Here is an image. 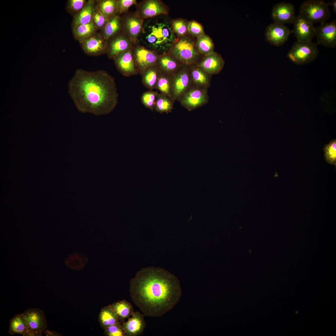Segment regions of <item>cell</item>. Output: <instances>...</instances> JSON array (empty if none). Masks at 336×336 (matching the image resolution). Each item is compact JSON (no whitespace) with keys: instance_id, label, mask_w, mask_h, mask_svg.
<instances>
[{"instance_id":"cell-1","label":"cell","mask_w":336,"mask_h":336,"mask_svg":"<svg viewBox=\"0 0 336 336\" xmlns=\"http://www.w3.org/2000/svg\"><path fill=\"white\" fill-rule=\"evenodd\" d=\"M130 296L144 316L160 317L179 301L182 290L178 279L160 268L148 267L138 271L130 281Z\"/></svg>"},{"instance_id":"cell-2","label":"cell","mask_w":336,"mask_h":336,"mask_svg":"<svg viewBox=\"0 0 336 336\" xmlns=\"http://www.w3.org/2000/svg\"><path fill=\"white\" fill-rule=\"evenodd\" d=\"M69 91L76 108L82 113L108 114L118 102L115 79L104 70L77 69L70 81Z\"/></svg>"},{"instance_id":"cell-3","label":"cell","mask_w":336,"mask_h":336,"mask_svg":"<svg viewBox=\"0 0 336 336\" xmlns=\"http://www.w3.org/2000/svg\"><path fill=\"white\" fill-rule=\"evenodd\" d=\"M163 15L144 19L137 45L154 51L159 55L168 53L178 39L173 31L171 22Z\"/></svg>"},{"instance_id":"cell-4","label":"cell","mask_w":336,"mask_h":336,"mask_svg":"<svg viewBox=\"0 0 336 336\" xmlns=\"http://www.w3.org/2000/svg\"><path fill=\"white\" fill-rule=\"evenodd\" d=\"M184 66L196 64L199 53L194 42L183 37L179 38L168 53Z\"/></svg>"},{"instance_id":"cell-5","label":"cell","mask_w":336,"mask_h":336,"mask_svg":"<svg viewBox=\"0 0 336 336\" xmlns=\"http://www.w3.org/2000/svg\"><path fill=\"white\" fill-rule=\"evenodd\" d=\"M327 3L322 0H308L301 5L299 15L313 23L325 22L331 16Z\"/></svg>"},{"instance_id":"cell-6","label":"cell","mask_w":336,"mask_h":336,"mask_svg":"<svg viewBox=\"0 0 336 336\" xmlns=\"http://www.w3.org/2000/svg\"><path fill=\"white\" fill-rule=\"evenodd\" d=\"M319 54L317 44L312 41H297L287 53V57L293 63L297 65L308 63L315 60Z\"/></svg>"},{"instance_id":"cell-7","label":"cell","mask_w":336,"mask_h":336,"mask_svg":"<svg viewBox=\"0 0 336 336\" xmlns=\"http://www.w3.org/2000/svg\"><path fill=\"white\" fill-rule=\"evenodd\" d=\"M178 100L189 111L193 110L205 105L208 101V89L191 85Z\"/></svg>"},{"instance_id":"cell-8","label":"cell","mask_w":336,"mask_h":336,"mask_svg":"<svg viewBox=\"0 0 336 336\" xmlns=\"http://www.w3.org/2000/svg\"><path fill=\"white\" fill-rule=\"evenodd\" d=\"M132 54L136 68L141 75L150 67L156 64L160 55L156 52L138 45H135Z\"/></svg>"},{"instance_id":"cell-9","label":"cell","mask_w":336,"mask_h":336,"mask_svg":"<svg viewBox=\"0 0 336 336\" xmlns=\"http://www.w3.org/2000/svg\"><path fill=\"white\" fill-rule=\"evenodd\" d=\"M189 66H184L171 77V99L174 102L191 86Z\"/></svg>"},{"instance_id":"cell-10","label":"cell","mask_w":336,"mask_h":336,"mask_svg":"<svg viewBox=\"0 0 336 336\" xmlns=\"http://www.w3.org/2000/svg\"><path fill=\"white\" fill-rule=\"evenodd\" d=\"M122 19V31L136 45L137 38L142 28L144 19L136 11L125 13Z\"/></svg>"},{"instance_id":"cell-11","label":"cell","mask_w":336,"mask_h":336,"mask_svg":"<svg viewBox=\"0 0 336 336\" xmlns=\"http://www.w3.org/2000/svg\"><path fill=\"white\" fill-rule=\"evenodd\" d=\"M316 44L334 49L336 46V21L321 23L315 27Z\"/></svg>"},{"instance_id":"cell-12","label":"cell","mask_w":336,"mask_h":336,"mask_svg":"<svg viewBox=\"0 0 336 336\" xmlns=\"http://www.w3.org/2000/svg\"><path fill=\"white\" fill-rule=\"evenodd\" d=\"M292 23L294 28L291 32L294 33L297 41H312L315 33V27L313 22L299 14L296 16Z\"/></svg>"},{"instance_id":"cell-13","label":"cell","mask_w":336,"mask_h":336,"mask_svg":"<svg viewBox=\"0 0 336 336\" xmlns=\"http://www.w3.org/2000/svg\"><path fill=\"white\" fill-rule=\"evenodd\" d=\"M83 51L90 56H98L107 53L108 41L101 34L96 33L79 41Z\"/></svg>"},{"instance_id":"cell-14","label":"cell","mask_w":336,"mask_h":336,"mask_svg":"<svg viewBox=\"0 0 336 336\" xmlns=\"http://www.w3.org/2000/svg\"><path fill=\"white\" fill-rule=\"evenodd\" d=\"M136 11L143 19L161 15H167L168 12L166 6L159 0H143L137 3Z\"/></svg>"},{"instance_id":"cell-15","label":"cell","mask_w":336,"mask_h":336,"mask_svg":"<svg viewBox=\"0 0 336 336\" xmlns=\"http://www.w3.org/2000/svg\"><path fill=\"white\" fill-rule=\"evenodd\" d=\"M291 33V31L285 25L274 22L267 27L265 37L266 40L271 44L279 46L286 42Z\"/></svg>"},{"instance_id":"cell-16","label":"cell","mask_w":336,"mask_h":336,"mask_svg":"<svg viewBox=\"0 0 336 336\" xmlns=\"http://www.w3.org/2000/svg\"><path fill=\"white\" fill-rule=\"evenodd\" d=\"M135 45L122 30L108 41V56L109 58L113 59L117 55L132 49Z\"/></svg>"},{"instance_id":"cell-17","label":"cell","mask_w":336,"mask_h":336,"mask_svg":"<svg viewBox=\"0 0 336 336\" xmlns=\"http://www.w3.org/2000/svg\"><path fill=\"white\" fill-rule=\"evenodd\" d=\"M271 17L274 22L284 25L293 23L296 17L294 7L289 2L276 4L272 8Z\"/></svg>"},{"instance_id":"cell-18","label":"cell","mask_w":336,"mask_h":336,"mask_svg":"<svg viewBox=\"0 0 336 336\" xmlns=\"http://www.w3.org/2000/svg\"><path fill=\"white\" fill-rule=\"evenodd\" d=\"M133 48L120 54L113 59L117 69L125 77L138 74L133 60Z\"/></svg>"},{"instance_id":"cell-19","label":"cell","mask_w":336,"mask_h":336,"mask_svg":"<svg viewBox=\"0 0 336 336\" xmlns=\"http://www.w3.org/2000/svg\"><path fill=\"white\" fill-rule=\"evenodd\" d=\"M144 315L138 311L134 312L126 321L121 324L126 336H138L141 335L146 327Z\"/></svg>"},{"instance_id":"cell-20","label":"cell","mask_w":336,"mask_h":336,"mask_svg":"<svg viewBox=\"0 0 336 336\" xmlns=\"http://www.w3.org/2000/svg\"><path fill=\"white\" fill-rule=\"evenodd\" d=\"M27 326V329L43 332L47 327L45 315L43 311L37 308H32L22 313Z\"/></svg>"},{"instance_id":"cell-21","label":"cell","mask_w":336,"mask_h":336,"mask_svg":"<svg viewBox=\"0 0 336 336\" xmlns=\"http://www.w3.org/2000/svg\"><path fill=\"white\" fill-rule=\"evenodd\" d=\"M225 62L222 56L213 52L205 56L197 65L209 74H218L222 70Z\"/></svg>"},{"instance_id":"cell-22","label":"cell","mask_w":336,"mask_h":336,"mask_svg":"<svg viewBox=\"0 0 336 336\" xmlns=\"http://www.w3.org/2000/svg\"><path fill=\"white\" fill-rule=\"evenodd\" d=\"M156 65L161 73L170 76L184 66L168 53L160 55Z\"/></svg>"},{"instance_id":"cell-23","label":"cell","mask_w":336,"mask_h":336,"mask_svg":"<svg viewBox=\"0 0 336 336\" xmlns=\"http://www.w3.org/2000/svg\"><path fill=\"white\" fill-rule=\"evenodd\" d=\"M189 70L192 85L206 89L210 86L211 75L197 64L189 66Z\"/></svg>"},{"instance_id":"cell-24","label":"cell","mask_w":336,"mask_h":336,"mask_svg":"<svg viewBox=\"0 0 336 336\" xmlns=\"http://www.w3.org/2000/svg\"><path fill=\"white\" fill-rule=\"evenodd\" d=\"M96 4V1H87L82 9L74 16L72 27L92 21V17Z\"/></svg>"},{"instance_id":"cell-25","label":"cell","mask_w":336,"mask_h":336,"mask_svg":"<svg viewBox=\"0 0 336 336\" xmlns=\"http://www.w3.org/2000/svg\"><path fill=\"white\" fill-rule=\"evenodd\" d=\"M102 29L101 34L108 41L122 30V17L118 14L109 20Z\"/></svg>"},{"instance_id":"cell-26","label":"cell","mask_w":336,"mask_h":336,"mask_svg":"<svg viewBox=\"0 0 336 336\" xmlns=\"http://www.w3.org/2000/svg\"><path fill=\"white\" fill-rule=\"evenodd\" d=\"M109 306L115 313L121 323L134 312L132 305L125 300L115 302Z\"/></svg>"},{"instance_id":"cell-27","label":"cell","mask_w":336,"mask_h":336,"mask_svg":"<svg viewBox=\"0 0 336 336\" xmlns=\"http://www.w3.org/2000/svg\"><path fill=\"white\" fill-rule=\"evenodd\" d=\"M161 73L156 64L147 68L141 75L142 82L144 85L149 90L155 89Z\"/></svg>"},{"instance_id":"cell-28","label":"cell","mask_w":336,"mask_h":336,"mask_svg":"<svg viewBox=\"0 0 336 336\" xmlns=\"http://www.w3.org/2000/svg\"><path fill=\"white\" fill-rule=\"evenodd\" d=\"M96 5L108 20L118 14L117 0L96 1Z\"/></svg>"},{"instance_id":"cell-29","label":"cell","mask_w":336,"mask_h":336,"mask_svg":"<svg viewBox=\"0 0 336 336\" xmlns=\"http://www.w3.org/2000/svg\"><path fill=\"white\" fill-rule=\"evenodd\" d=\"M72 28L74 37L79 41L96 33L98 29L92 21L87 24L78 25Z\"/></svg>"},{"instance_id":"cell-30","label":"cell","mask_w":336,"mask_h":336,"mask_svg":"<svg viewBox=\"0 0 336 336\" xmlns=\"http://www.w3.org/2000/svg\"><path fill=\"white\" fill-rule=\"evenodd\" d=\"M27 326L22 314L15 315L9 321V327L8 333L11 335L20 334L23 336Z\"/></svg>"},{"instance_id":"cell-31","label":"cell","mask_w":336,"mask_h":336,"mask_svg":"<svg viewBox=\"0 0 336 336\" xmlns=\"http://www.w3.org/2000/svg\"><path fill=\"white\" fill-rule=\"evenodd\" d=\"M174 103L168 96L158 92L156 98L154 110L160 113L171 112L173 109Z\"/></svg>"},{"instance_id":"cell-32","label":"cell","mask_w":336,"mask_h":336,"mask_svg":"<svg viewBox=\"0 0 336 336\" xmlns=\"http://www.w3.org/2000/svg\"><path fill=\"white\" fill-rule=\"evenodd\" d=\"M195 45L199 53L204 56L214 51V45L212 40L205 34L197 38Z\"/></svg>"},{"instance_id":"cell-33","label":"cell","mask_w":336,"mask_h":336,"mask_svg":"<svg viewBox=\"0 0 336 336\" xmlns=\"http://www.w3.org/2000/svg\"><path fill=\"white\" fill-rule=\"evenodd\" d=\"M99 318L102 325L105 328L120 322L116 314L109 306L102 310Z\"/></svg>"},{"instance_id":"cell-34","label":"cell","mask_w":336,"mask_h":336,"mask_svg":"<svg viewBox=\"0 0 336 336\" xmlns=\"http://www.w3.org/2000/svg\"><path fill=\"white\" fill-rule=\"evenodd\" d=\"M171 76L161 72L155 88L160 93L167 96L171 99Z\"/></svg>"},{"instance_id":"cell-35","label":"cell","mask_w":336,"mask_h":336,"mask_svg":"<svg viewBox=\"0 0 336 336\" xmlns=\"http://www.w3.org/2000/svg\"><path fill=\"white\" fill-rule=\"evenodd\" d=\"M87 260L82 254L75 253L68 256L65 259V263L69 268L77 269L84 267Z\"/></svg>"},{"instance_id":"cell-36","label":"cell","mask_w":336,"mask_h":336,"mask_svg":"<svg viewBox=\"0 0 336 336\" xmlns=\"http://www.w3.org/2000/svg\"><path fill=\"white\" fill-rule=\"evenodd\" d=\"M325 160L328 163L336 165V140H331L323 148Z\"/></svg>"},{"instance_id":"cell-37","label":"cell","mask_w":336,"mask_h":336,"mask_svg":"<svg viewBox=\"0 0 336 336\" xmlns=\"http://www.w3.org/2000/svg\"><path fill=\"white\" fill-rule=\"evenodd\" d=\"M171 26L173 31L178 38L184 37L188 32V23L181 19L172 20L171 21Z\"/></svg>"},{"instance_id":"cell-38","label":"cell","mask_w":336,"mask_h":336,"mask_svg":"<svg viewBox=\"0 0 336 336\" xmlns=\"http://www.w3.org/2000/svg\"><path fill=\"white\" fill-rule=\"evenodd\" d=\"M157 91L149 90L144 92L141 96V102L143 105L152 111L154 109Z\"/></svg>"},{"instance_id":"cell-39","label":"cell","mask_w":336,"mask_h":336,"mask_svg":"<svg viewBox=\"0 0 336 336\" xmlns=\"http://www.w3.org/2000/svg\"><path fill=\"white\" fill-rule=\"evenodd\" d=\"M87 1L85 0H70L68 1L67 9L74 16L80 11L85 5Z\"/></svg>"},{"instance_id":"cell-40","label":"cell","mask_w":336,"mask_h":336,"mask_svg":"<svg viewBox=\"0 0 336 336\" xmlns=\"http://www.w3.org/2000/svg\"><path fill=\"white\" fill-rule=\"evenodd\" d=\"M108 20L96 6L92 17V21L96 27L102 29Z\"/></svg>"},{"instance_id":"cell-41","label":"cell","mask_w":336,"mask_h":336,"mask_svg":"<svg viewBox=\"0 0 336 336\" xmlns=\"http://www.w3.org/2000/svg\"><path fill=\"white\" fill-rule=\"evenodd\" d=\"M188 31L191 35L198 38L204 34L201 25L198 22L192 21L188 23Z\"/></svg>"},{"instance_id":"cell-42","label":"cell","mask_w":336,"mask_h":336,"mask_svg":"<svg viewBox=\"0 0 336 336\" xmlns=\"http://www.w3.org/2000/svg\"><path fill=\"white\" fill-rule=\"evenodd\" d=\"M105 334L109 336H126L122 327L121 322H119L105 328Z\"/></svg>"},{"instance_id":"cell-43","label":"cell","mask_w":336,"mask_h":336,"mask_svg":"<svg viewBox=\"0 0 336 336\" xmlns=\"http://www.w3.org/2000/svg\"><path fill=\"white\" fill-rule=\"evenodd\" d=\"M137 3L136 0H117L118 14L128 13L130 7L133 5H136Z\"/></svg>"},{"instance_id":"cell-44","label":"cell","mask_w":336,"mask_h":336,"mask_svg":"<svg viewBox=\"0 0 336 336\" xmlns=\"http://www.w3.org/2000/svg\"><path fill=\"white\" fill-rule=\"evenodd\" d=\"M43 333L39 331L27 329L23 336H42Z\"/></svg>"},{"instance_id":"cell-45","label":"cell","mask_w":336,"mask_h":336,"mask_svg":"<svg viewBox=\"0 0 336 336\" xmlns=\"http://www.w3.org/2000/svg\"><path fill=\"white\" fill-rule=\"evenodd\" d=\"M43 333L46 336H53L58 335V334L54 331L50 330L46 328L43 331Z\"/></svg>"},{"instance_id":"cell-46","label":"cell","mask_w":336,"mask_h":336,"mask_svg":"<svg viewBox=\"0 0 336 336\" xmlns=\"http://www.w3.org/2000/svg\"><path fill=\"white\" fill-rule=\"evenodd\" d=\"M327 4L329 6H331L333 8L334 12L336 13V0H332L331 1H329Z\"/></svg>"}]
</instances>
